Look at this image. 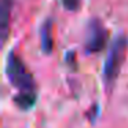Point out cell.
Masks as SVG:
<instances>
[{
	"instance_id": "1",
	"label": "cell",
	"mask_w": 128,
	"mask_h": 128,
	"mask_svg": "<svg viewBox=\"0 0 128 128\" xmlns=\"http://www.w3.org/2000/svg\"><path fill=\"white\" fill-rule=\"evenodd\" d=\"M127 47H128V39L124 34H118L112 42L105 61V66H103V80H105V84L108 87L109 86L112 87V84L116 81L117 76H118L120 69H121L125 58Z\"/></svg>"
},
{
	"instance_id": "2",
	"label": "cell",
	"mask_w": 128,
	"mask_h": 128,
	"mask_svg": "<svg viewBox=\"0 0 128 128\" xmlns=\"http://www.w3.org/2000/svg\"><path fill=\"white\" fill-rule=\"evenodd\" d=\"M6 74L8 77V81L20 92H36L33 76L26 69L25 64L14 52L8 54L6 62Z\"/></svg>"
},
{
	"instance_id": "3",
	"label": "cell",
	"mask_w": 128,
	"mask_h": 128,
	"mask_svg": "<svg viewBox=\"0 0 128 128\" xmlns=\"http://www.w3.org/2000/svg\"><path fill=\"white\" fill-rule=\"evenodd\" d=\"M108 42V30L102 25L99 20L94 18L90 21L87 26V39H86V50L90 54H95L103 50Z\"/></svg>"
},
{
	"instance_id": "4",
	"label": "cell",
	"mask_w": 128,
	"mask_h": 128,
	"mask_svg": "<svg viewBox=\"0 0 128 128\" xmlns=\"http://www.w3.org/2000/svg\"><path fill=\"white\" fill-rule=\"evenodd\" d=\"M14 0H2L0 3V30H2V40H6L8 33V24H10V14L12 8Z\"/></svg>"
},
{
	"instance_id": "5",
	"label": "cell",
	"mask_w": 128,
	"mask_h": 128,
	"mask_svg": "<svg viewBox=\"0 0 128 128\" xmlns=\"http://www.w3.org/2000/svg\"><path fill=\"white\" fill-rule=\"evenodd\" d=\"M51 29H52L51 21L50 20L46 21L42 28V48L46 54H50L52 51L54 42H52V32H51Z\"/></svg>"
},
{
	"instance_id": "6",
	"label": "cell",
	"mask_w": 128,
	"mask_h": 128,
	"mask_svg": "<svg viewBox=\"0 0 128 128\" xmlns=\"http://www.w3.org/2000/svg\"><path fill=\"white\" fill-rule=\"evenodd\" d=\"M15 105L22 110H29L36 102V92H20L14 98Z\"/></svg>"
},
{
	"instance_id": "7",
	"label": "cell",
	"mask_w": 128,
	"mask_h": 128,
	"mask_svg": "<svg viewBox=\"0 0 128 128\" xmlns=\"http://www.w3.org/2000/svg\"><path fill=\"white\" fill-rule=\"evenodd\" d=\"M62 6L69 11H76L80 6V0H61Z\"/></svg>"
}]
</instances>
